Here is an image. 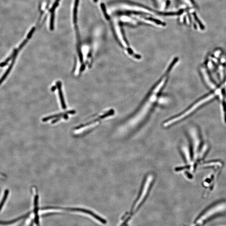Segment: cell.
<instances>
[{
    "label": "cell",
    "instance_id": "cell-5",
    "mask_svg": "<svg viewBox=\"0 0 226 226\" xmlns=\"http://www.w3.org/2000/svg\"><path fill=\"white\" fill-rule=\"evenodd\" d=\"M57 86H58V88L60 99L62 106L63 109H65L66 108V106L65 105V103L62 91L61 90V83L60 81H58L57 83Z\"/></svg>",
    "mask_w": 226,
    "mask_h": 226
},
{
    "label": "cell",
    "instance_id": "cell-12",
    "mask_svg": "<svg viewBox=\"0 0 226 226\" xmlns=\"http://www.w3.org/2000/svg\"><path fill=\"white\" fill-rule=\"evenodd\" d=\"M56 89V87L54 86L52 88V91H54Z\"/></svg>",
    "mask_w": 226,
    "mask_h": 226
},
{
    "label": "cell",
    "instance_id": "cell-6",
    "mask_svg": "<svg viewBox=\"0 0 226 226\" xmlns=\"http://www.w3.org/2000/svg\"><path fill=\"white\" fill-rule=\"evenodd\" d=\"M155 1L160 10H164L166 9L168 4L167 0H155Z\"/></svg>",
    "mask_w": 226,
    "mask_h": 226
},
{
    "label": "cell",
    "instance_id": "cell-2",
    "mask_svg": "<svg viewBox=\"0 0 226 226\" xmlns=\"http://www.w3.org/2000/svg\"><path fill=\"white\" fill-rule=\"evenodd\" d=\"M117 10L122 11H129L136 13H141L147 16H155L157 14L154 11H152L144 7L140 6L136 4L128 3L119 4L117 6Z\"/></svg>",
    "mask_w": 226,
    "mask_h": 226
},
{
    "label": "cell",
    "instance_id": "cell-3",
    "mask_svg": "<svg viewBox=\"0 0 226 226\" xmlns=\"http://www.w3.org/2000/svg\"><path fill=\"white\" fill-rule=\"evenodd\" d=\"M132 16L135 18L138 22H142V23L157 27H162L164 25V24L162 22L159 21H156L154 19H151L150 18H147V17H145V16L136 14H133Z\"/></svg>",
    "mask_w": 226,
    "mask_h": 226
},
{
    "label": "cell",
    "instance_id": "cell-7",
    "mask_svg": "<svg viewBox=\"0 0 226 226\" xmlns=\"http://www.w3.org/2000/svg\"><path fill=\"white\" fill-rule=\"evenodd\" d=\"M79 0H75L74 11H73V19H74V22L75 23L77 22V8H78V5H79Z\"/></svg>",
    "mask_w": 226,
    "mask_h": 226
},
{
    "label": "cell",
    "instance_id": "cell-8",
    "mask_svg": "<svg viewBox=\"0 0 226 226\" xmlns=\"http://www.w3.org/2000/svg\"><path fill=\"white\" fill-rule=\"evenodd\" d=\"M8 193H9V191L8 190H6L2 200L0 203V211L2 208V207H3L4 204L5 202L6 201L7 198L8 196Z\"/></svg>",
    "mask_w": 226,
    "mask_h": 226
},
{
    "label": "cell",
    "instance_id": "cell-10",
    "mask_svg": "<svg viewBox=\"0 0 226 226\" xmlns=\"http://www.w3.org/2000/svg\"><path fill=\"white\" fill-rule=\"evenodd\" d=\"M54 13H52V16H51V21H50V29L53 30L54 29Z\"/></svg>",
    "mask_w": 226,
    "mask_h": 226
},
{
    "label": "cell",
    "instance_id": "cell-1",
    "mask_svg": "<svg viewBox=\"0 0 226 226\" xmlns=\"http://www.w3.org/2000/svg\"><path fill=\"white\" fill-rule=\"evenodd\" d=\"M178 61V59L177 58H174L172 60L166 71L152 88L142 104L140 106V108L133 117L131 120V124H134L140 122L146 117L153 109L161 93L166 85L171 72L177 64Z\"/></svg>",
    "mask_w": 226,
    "mask_h": 226
},
{
    "label": "cell",
    "instance_id": "cell-9",
    "mask_svg": "<svg viewBox=\"0 0 226 226\" xmlns=\"http://www.w3.org/2000/svg\"><path fill=\"white\" fill-rule=\"evenodd\" d=\"M60 1V0H56V1H55V3H54L53 5V7H52V8H51L50 11V12H52V13H54L55 9L57 7L58 5V2H59Z\"/></svg>",
    "mask_w": 226,
    "mask_h": 226
},
{
    "label": "cell",
    "instance_id": "cell-4",
    "mask_svg": "<svg viewBox=\"0 0 226 226\" xmlns=\"http://www.w3.org/2000/svg\"><path fill=\"white\" fill-rule=\"evenodd\" d=\"M120 21L126 24H128L132 25H137L138 21L132 16H128L126 15H122L120 17Z\"/></svg>",
    "mask_w": 226,
    "mask_h": 226
},
{
    "label": "cell",
    "instance_id": "cell-13",
    "mask_svg": "<svg viewBox=\"0 0 226 226\" xmlns=\"http://www.w3.org/2000/svg\"><path fill=\"white\" fill-rule=\"evenodd\" d=\"M98 0H94V1L95 2H96Z\"/></svg>",
    "mask_w": 226,
    "mask_h": 226
},
{
    "label": "cell",
    "instance_id": "cell-11",
    "mask_svg": "<svg viewBox=\"0 0 226 226\" xmlns=\"http://www.w3.org/2000/svg\"><path fill=\"white\" fill-rule=\"evenodd\" d=\"M35 29V28L34 27L31 30V31L29 33L27 36V38L28 39L30 38L31 37L33 33L34 32V31Z\"/></svg>",
    "mask_w": 226,
    "mask_h": 226
}]
</instances>
